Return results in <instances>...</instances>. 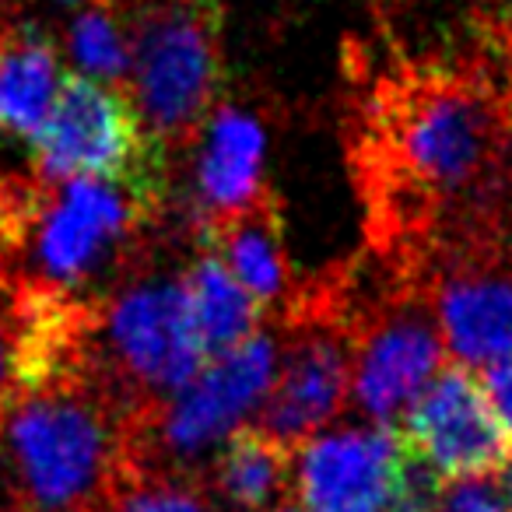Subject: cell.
Returning <instances> with one entry per match:
<instances>
[{"mask_svg": "<svg viewBox=\"0 0 512 512\" xmlns=\"http://www.w3.org/2000/svg\"><path fill=\"white\" fill-rule=\"evenodd\" d=\"M278 376V351L267 337H249L228 355L211 358L190 386L130 414V453L141 467L162 470V460H190L228 439L239 421L267 397Z\"/></svg>", "mask_w": 512, "mask_h": 512, "instance_id": "7", "label": "cell"}, {"mask_svg": "<svg viewBox=\"0 0 512 512\" xmlns=\"http://www.w3.org/2000/svg\"><path fill=\"white\" fill-rule=\"evenodd\" d=\"M162 193L109 179H0V242L29 264L36 285L78 299L127 264L155 221Z\"/></svg>", "mask_w": 512, "mask_h": 512, "instance_id": "2", "label": "cell"}, {"mask_svg": "<svg viewBox=\"0 0 512 512\" xmlns=\"http://www.w3.org/2000/svg\"><path fill=\"white\" fill-rule=\"evenodd\" d=\"M200 242L221 256V264L235 274L242 288L264 309L281 302L292 288V267H288L285 242H281L278 204L271 197L260 200L249 211L225 218L211 228H200Z\"/></svg>", "mask_w": 512, "mask_h": 512, "instance_id": "15", "label": "cell"}, {"mask_svg": "<svg viewBox=\"0 0 512 512\" xmlns=\"http://www.w3.org/2000/svg\"><path fill=\"white\" fill-rule=\"evenodd\" d=\"M39 179H109L162 193V144L144 130L127 88L67 78L53 113L36 134Z\"/></svg>", "mask_w": 512, "mask_h": 512, "instance_id": "6", "label": "cell"}, {"mask_svg": "<svg viewBox=\"0 0 512 512\" xmlns=\"http://www.w3.org/2000/svg\"><path fill=\"white\" fill-rule=\"evenodd\" d=\"M439 484L386 425L313 435L295 460V495L306 512H393Z\"/></svg>", "mask_w": 512, "mask_h": 512, "instance_id": "8", "label": "cell"}, {"mask_svg": "<svg viewBox=\"0 0 512 512\" xmlns=\"http://www.w3.org/2000/svg\"><path fill=\"white\" fill-rule=\"evenodd\" d=\"M0 407H4V404H0Z\"/></svg>", "mask_w": 512, "mask_h": 512, "instance_id": "25", "label": "cell"}, {"mask_svg": "<svg viewBox=\"0 0 512 512\" xmlns=\"http://www.w3.org/2000/svg\"><path fill=\"white\" fill-rule=\"evenodd\" d=\"M439 491L442 488H425V491H414L407 502H400L393 512H432V505H435V498H439Z\"/></svg>", "mask_w": 512, "mask_h": 512, "instance_id": "22", "label": "cell"}, {"mask_svg": "<svg viewBox=\"0 0 512 512\" xmlns=\"http://www.w3.org/2000/svg\"><path fill=\"white\" fill-rule=\"evenodd\" d=\"M432 512H502V498L484 481L442 484Z\"/></svg>", "mask_w": 512, "mask_h": 512, "instance_id": "20", "label": "cell"}, {"mask_svg": "<svg viewBox=\"0 0 512 512\" xmlns=\"http://www.w3.org/2000/svg\"><path fill=\"white\" fill-rule=\"evenodd\" d=\"M183 281L190 292L193 320H197V334L207 358L228 355L249 337H256L264 306L235 281V274L221 264V256L204 249Z\"/></svg>", "mask_w": 512, "mask_h": 512, "instance_id": "17", "label": "cell"}, {"mask_svg": "<svg viewBox=\"0 0 512 512\" xmlns=\"http://www.w3.org/2000/svg\"><path fill=\"white\" fill-rule=\"evenodd\" d=\"M274 512H306V509H302V505H292V502H281Z\"/></svg>", "mask_w": 512, "mask_h": 512, "instance_id": "24", "label": "cell"}, {"mask_svg": "<svg viewBox=\"0 0 512 512\" xmlns=\"http://www.w3.org/2000/svg\"><path fill=\"white\" fill-rule=\"evenodd\" d=\"M264 123L242 106H214L193 137L197 232L271 197L264 183Z\"/></svg>", "mask_w": 512, "mask_h": 512, "instance_id": "12", "label": "cell"}, {"mask_svg": "<svg viewBox=\"0 0 512 512\" xmlns=\"http://www.w3.org/2000/svg\"><path fill=\"white\" fill-rule=\"evenodd\" d=\"M218 32L200 0H155L134 22L127 95L158 144L197 137L218 106Z\"/></svg>", "mask_w": 512, "mask_h": 512, "instance_id": "5", "label": "cell"}, {"mask_svg": "<svg viewBox=\"0 0 512 512\" xmlns=\"http://www.w3.org/2000/svg\"><path fill=\"white\" fill-rule=\"evenodd\" d=\"M60 57L74 78L123 88L134 64V25L109 4L88 0L74 15H67Z\"/></svg>", "mask_w": 512, "mask_h": 512, "instance_id": "18", "label": "cell"}, {"mask_svg": "<svg viewBox=\"0 0 512 512\" xmlns=\"http://www.w3.org/2000/svg\"><path fill=\"white\" fill-rule=\"evenodd\" d=\"M435 323L460 365L512 355V278L481 264L449 271L435 288Z\"/></svg>", "mask_w": 512, "mask_h": 512, "instance_id": "13", "label": "cell"}, {"mask_svg": "<svg viewBox=\"0 0 512 512\" xmlns=\"http://www.w3.org/2000/svg\"><path fill=\"white\" fill-rule=\"evenodd\" d=\"M295 327L299 334L264 397L260 428L299 449L341 414L351 390L355 337L330 302H316L313 313H295Z\"/></svg>", "mask_w": 512, "mask_h": 512, "instance_id": "10", "label": "cell"}, {"mask_svg": "<svg viewBox=\"0 0 512 512\" xmlns=\"http://www.w3.org/2000/svg\"><path fill=\"white\" fill-rule=\"evenodd\" d=\"M134 407L81 365L15 400L8 439L22 512H102L134 467Z\"/></svg>", "mask_w": 512, "mask_h": 512, "instance_id": "1", "label": "cell"}, {"mask_svg": "<svg viewBox=\"0 0 512 512\" xmlns=\"http://www.w3.org/2000/svg\"><path fill=\"white\" fill-rule=\"evenodd\" d=\"M498 158V116L484 95L463 85L414 88L383 130V200L379 225L386 242L411 246L435 221L442 200L463 197Z\"/></svg>", "mask_w": 512, "mask_h": 512, "instance_id": "3", "label": "cell"}, {"mask_svg": "<svg viewBox=\"0 0 512 512\" xmlns=\"http://www.w3.org/2000/svg\"><path fill=\"white\" fill-rule=\"evenodd\" d=\"M481 386H484V393H488L495 414L502 418V425L509 428V435H512V355L488 365L481 376Z\"/></svg>", "mask_w": 512, "mask_h": 512, "instance_id": "21", "label": "cell"}, {"mask_svg": "<svg viewBox=\"0 0 512 512\" xmlns=\"http://www.w3.org/2000/svg\"><path fill=\"white\" fill-rule=\"evenodd\" d=\"M404 449L442 484L484 481L512 460V435L491 407L481 376L453 362L400 418Z\"/></svg>", "mask_w": 512, "mask_h": 512, "instance_id": "9", "label": "cell"}, {"mask_svg": "<svg viewBox=\"0 0 512 512\" xmlns=\"http://www.w3.org/2000/svg\"><path fill=\"white\" fill-rule=\"evenodd\" d=\"M53 8H60V11H67V15H74V11L81 8V4H88V0H50Z\"/></svg>", "mask_w": 512, "mask_h": 512, "instance_id": "23", "label": "cell"}, {"mask_svg": "<svg viewBox=\"0 0 512 512\" xmlns=\"http://www.w3.org/2000/svg\"><path fill=\"white\" fill-rule=\"evenodd\" d=\"M92 365L134 411L176 397L200 376V344L186 281L148 278L116 292L95 313Z\"/></svg>", "mask_w": 512, "mask_h": 512, "instance_id": "4", "label": "cell"}, {"mask_svg": "<svg viewBox=\"0 0 512 512\" xmlns=\"http://www.w3.org/2000/svg\"><path fill=\"white\" fill-rule=\"evenodd\" d=\"M102 512H211V505L183 474L134 463Z\"/></svg>", "mask_w": 512, "mask_h": 512, "instance_id": "19", "label": "cell"}, {"mask_svg": "<svg viewBox=\"0 0 512 512\" xmlns=\"http://www.w3.org/2000/svg\"><path fill=\"white\" fill-rule=\"evenodd\" d=\"M295 453L299 449L285 446L260 425H242L221 442L214 481L239 509L274 512L295 474Z\"/></svg>", "mask_w": 512, "mask_h": 512, "instance_id": "16", "label": "cell"}, {"mask_svg": "<svg viewBox=\"0 0 512 512\" xmlns=\"http://www.w3.org/2000/svg\"><path fill=\"white\" fill-rule=\"evenodd\" d=\"M60 46L36 29L0 36V134L32 144L67 85Z\"/></svg>", "mask_w": 512, "mask_h": 512, "instance_id": "14", "label": "cell"}, {"mask_svg": "<svg viewBox=\"0 0 512 512\" xmlns=\"http://www.w3.org/2000/svg\"><path fill=\"white\" fill-rule=\"evenodd\" d=\"M355 337V386L358 407L376 425L400 421L414 407V400L428 390L442 365V334L425 313L411 302H393L386 313H376L362 330L351 327Z\"/></svg>", "mask_w": 512, "mask_h": 512, "instance_id": "11", "label": "cell"}]
</instances>
